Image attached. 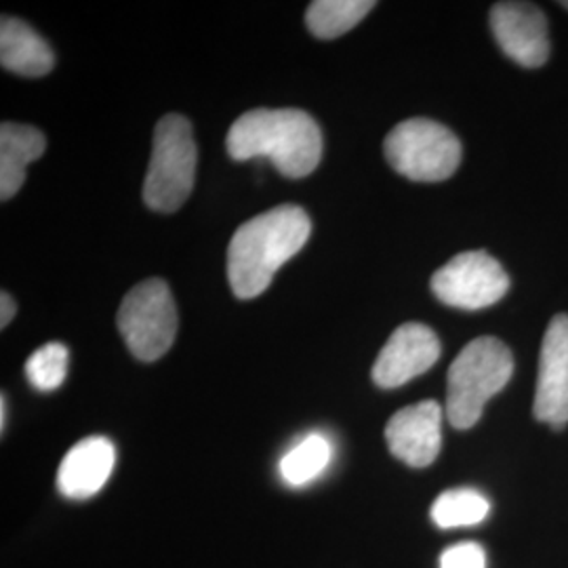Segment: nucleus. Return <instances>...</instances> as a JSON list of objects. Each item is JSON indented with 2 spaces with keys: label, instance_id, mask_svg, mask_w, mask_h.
I'll list each match as a JSON object with an SVG mask.
<instances>
[{
  "label": "nucleus",
  "instance_id": "nucleus-3",
  "mask_svg": "<svg viewBox=\"0 0 568 568\" xmlns=\"http://www.w3.org/2000/svg\"><path fill=\"white\" fill-rule=\"evenodd\" d=\"M514 356L495 337H478L459 352L447 375V417L450 426L469 429L483 417L488 400L508 386Z\"/></svg>",
  "mask_w": 568,
  "mask_h": 568
},
{
  "label": "nucleus",
  "instance_id": "nucleus-11",
  "mask_svg": "<svg viewBox=\"0 0 568 568\" xmlns=\"http://www.w3.org/2000/svg\"><path fill=\"white\" fill-rule=\"evenodd\" d=\"M443 408L434 400L398 410L386 426L389 453L410 467L432 466L443 447Z\"/></svg>",
  "mask_w": 568,
  "mask_h": 568
},
{
  "label": "nucleus",
  "instance_id": "nucleus-13",
  "mask_svg": "<svg viewBox=\"0 0 568 568\" xmlns=\"http://www.w3.org/2000/svg\"><path fill=\"white\" fill-rule=\"evenodd\" d=\"M0 63L4 70L28 79H39L53 70L55 55L41 37L18 18L0 21Z\"/></svg>",
  "mask_w": 568,
  "mask_h": 568
},
{
  "label": "nucleus",
  "instance_id": "nucleus-2",
  "mask_svg": "<svg viewBox=\"0 0 568 568\" xmlns=\"http://www.w3.org/2000/svg\"><path fill=\"white\" fill-rule=\"evenodd\" d=\"M225 150L239 163L267 159L284 178L300 180L321 163L323 133L304 110L257 108L232 124Z\"/></svg>",
  "mask_w": 568,
  "mask_h": 568
},
{
  "label": "nucleus",
  "instance_id": "nucleus-15",
  "mask_svg": "<svg viewBox=\"0 0 568 568\" xmlns=\"http://www.w3.org/2000/svg\"><path fill=\"white\" fill-rule=\"evenodd\" d=\"M373 7L371 0H314L307 7L305 23L316 39L331 41L365 20Z\"/></svg>",
  "mask_w": 568,
  "mask_h": 568
},
{
  "label": "nucleus",
  "instance_id": "nucleus-18",
  "mask_svg": "<svg viewBox=\"0 0 568 568\" xmlns=\"http://www.w3.org/2000/svg\"><path fill=\"white\" fill-rule=\"evenodd\" d=\"M68 361H70V352L63 344L42 345L37 352H32V356L26 361V377L32 386L41 392H53L63 384L65 375H68Z\"/></svg>",
  "mask_w": 568,
  "mask_h": 568
},
{
  "label": "nucleus",
  "instance_id": "nucleus-16",
  "mask_svg": "<svg viewBox=\"0 0 568 568\" xmlns=\"http://www.w3.org/2000/svg\"><path fill=\"white\" fill-rule=\"evenodd\" d=\"M488 501L474 488H453L432 506V520L440 528L471 527L487 518Z\"/></svg>",
  "mask_w": 568,
  "mask_h": 568
},
{
  "label": "nucleus",
  "instance_id": "nucleus-5",
  "mask_svg": "<svg viewBox=\"0 0 568 568\" xmlns=\"http://www.w3.org/2000/svg\"><path fill=\"white\" fill-rule=\"evenodd\" d=\"M387 163L413 182H445L462 163V143L440 122L410 119L396 124L384 143Z\"/></svg>",
  "mask_w": 568,
  "mask_h": 568
},
{
  "label": "nucleus",
  "instance_id": "nucleus-22",
  "mask_svg": "<svg viewBox=\"0 0 568 568\" xmlns=\"http://www.w3.org/2000/svg\"><path fill=\"white\" fill-rule=\"evenodd\" d=\"M560 4H562V7H565V9L568 11V2H560Z\"/></svg>",
  "mask_w": 568,
  "mask_h": 568
},
{
  "label": "nucleus",
  "instance_id": "nucleus-17",
  "mask_svg": "<svg viewBox=\"0 0 568 568\" xmlns=\"http://www.w3.org/2000/svg\"><path fill=\"white\" fill-rule=\"evenodd\" d=\"M333 447L321 434H310L297 447L291 448L281 462V476L284 483L293 487H302L321 476L328 466Z\"/></svg>",
  "mask_w": 568,
  "mask_h": 568
},
{
  "label": "nucleus",
  "instance_id": "nucleus-20",
  "mask_svg": "<svg viewBox=\"0 0 568 568\" xmlns=\"http://www.w3.org/2000/svg\"><path fill=\"white\" fill-rule=\"evenodd\" d=\"M16 310H18V307H16L13 297H11L9 293H2V295H0V326H2V328L13 321Z\"/></svg>",
  "mask_w": 568,
  "mask_h": 568
},
{
  "label": "nucleus",
  "instance_id": "nucleus-9",
  "mask_svg": "<svg viewBox=\"0 0 568 568\" xmlns=\"http://www.w3.org/2000/svg\"><path fill=\"white\" fill-rule=\"evenodd\" d=\"M493 34L509 60L539 68L548 61V20L537 4L497 2L490 9Z\"/></svg>",
  "mask_w": 568,
  "mask_h": 568
},
{
  "label": "nucleus",
  "instance_id": "nucleus-10",
  "mask_svg": "<svg viewBox=\"0 0 568 568\" xmlns=\"http://www.w3.org/2000/svg\"><path fill=\"white\" fill-rule=\"evenodd\" d=\"M532 413L558 429L568 424V314L554 316L546 331Z\"/></svg>",
  "mask_w": 568,
  "mask_h": 568
},
{
  "label": "nucleus",
  "instance_id": "nucleus-14",
  "mask_svg": "<svg viewBox=\"0 0 568 568\" xmlns=\"http://www.w3.org/2000/svg\"><path fill=\"white\" fill-rule=\"evenodd\" d=\"M47 150V140L39 129L18 122L0 126V199L9 201L26 182V169Z\"/></svg>",
  "mask_w": 568,
  "mask_h": 568
},
{
  "label": "nucleus",
  "instance_id": "nucleus-8",
  "mask_svg": "<svg viewBox=\"0 0 568 568\" xmlns=\"http://www.w3.org/2000/svg\"><path fill=\"white\" fill-rule=\"evenodd\" d=\"M440 352V342L429 326H398L373 365V382L384 389L405 386L436 365Z\"/></svg>",
  "mask_w": 568,
  "mask_h": 568
},
{
  "label": "nucleus",
  "instance_id": "nucleus-12",
  "mask_svg": "<svg viewBox=\"0 0 568 568\" xmlns=\"http://www.w3.org/2000/svg\"><path fill=\"white\" fill-rule=\"evenodd\" d=\"M116 462L114 445L91 436L70 448L58 469V488L68 499H89L102 490Z\"/></svg>",
  "mask_w": 568,
  "mask_h": 568
},
{
  "label": "nucleus",
  "instance_id": "nucleus-19",
  "mask_svg": "<svg viewBox=\"0 0 568 568\" xmlns=\"http://www.w3.org/2000/svg\"><path fill=\"white\" fill-rule=\"evenodd\" d=\"M440 568H487L485 549L478 544L453 546L440 556Z\"/></svg>",
  "mask_w": 568,
  "mask_h": 568
},
{
  "label": "nucleus",
  "instance_id": "nucleus-4",
  "mask_svg": "<svg viewBox=\"0 0 568 568\" xmlns=\"http://www.w3.org/2000/svg\"><path fill=\"white\" fill-rule=\"evenodd\" d=\"M196 143L182 114H166L154 129L152 159L143 183V201L152 211L182 209L194 187Z\"/></svg>",
  "mask_w": 568,
  "mask_h": 568
},
{
  "label": "nucleus",
  "instance_id": "nucleus-21",
  "mask_svg": "<svg viewBox=\"0 0 568 568\" xmlns=\"http://www.w3.org/2000/svg\"><path fill=\"white\" fill-rule=\"evenodd\" d=\"M7 426V398L2 396L0 398V429H4Z\"/></svg>",
  "mask_w": 568,
  "mask_h": 568
},
{
  "label": "nucleus",
  "instance_id": "nucleus-1",
  "mask_svg": "<svg viewBox=\"0 0 568 568\" xmlns=\"http://www.w3.org/2000/svg\"><path fill=\"white\" fill-rule=\"evenodd\" d=\"M312 234L302 206L283 204L244 222L227 246V278L239 300H253L295 257Z\"/></svg>",
  "mask_w": 568,
  "mask_h": 568
},
{
  "label": "nucleus",
  "instance_id": "nucleus-6",
  "mask_svg": "<svg viewBox=\"0 0 568 568\" xmlns=\"http://www.w3.org/2000/svg\"><path fill=\"white\" fill-rule=\"evenodd\" d=\"M119 331L131 354L142 363H154L169 352L178 335V307L163 278L133 286L119 310Z\"/></svg>",
  "mask_w": 568,
  "mask_h": 568
},
{
  "label": "nucleus",
  "instance_id": "nucleus-7",
  "mask_svg": "<svg viewBox=\"0 0 568 568\" xmlns=\"http://www.w3.org/2000/svg\"><path fill=\"white\" fill-rule=\"evenodd\" d=\"M509 276L487 251H466L432 276L434 295L450 307L483 310L508 293Z\"/></svg>",
  "mask_w": 568,
  "mask_h": 568
}]
</instances>
